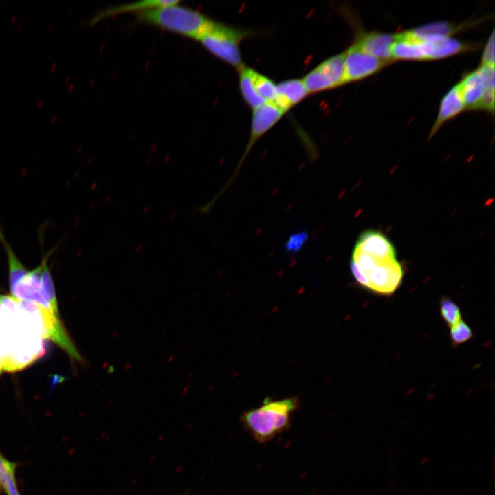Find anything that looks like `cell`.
Returning a JSON list of instances; mask_svg holds the SVG:
<instances>
[{"label":"cell","mask_w":495,"mask_h":495,"mask_svg":"<svg viewBox=\"0 0 495 495\" xmlns=\"http://www.w3.org/2000/svg\"><path fill=\"white\" fill-rule=\"evenodd\" d=\"M307 238L308 234L305 231H301L292 234L286 241V251L290 253H296L299 252L304 246Z\"/></svg>","instance_id":"22"},{"label":"cell","mask_w":495,"mask_h":495,"mask_svg":"<svg viewBox=\"0 0 495 495\" xmlns=\"http://www.w3.org/2000/svg\"><path fill=\"white\" fill-rule=\"evenodd\" d=\"M430 461V458L428 456H425L421 460V464H426Z\"/></svg>","instance_id":"24"},{"label":"cell","mask_w":495,"mask_h":495,"mask_svg":"<svg viewBox=\"0 0 495 495\" xmlns=\"http://www.w3.org/2000/svg\"><path fill=\"white\" fill-rule=\"evenodd\" d=\"M298 408L296 397L278 400L267 397L259 407L244 412L240 421L256 441L265 443L291 428L292 415Z\"/></svg>","instance_id":"2"},{"label":"cell","mask_w":495,"mask_h":495,"mask_svg":"<svg viewBox=\"0 0 495 495\" xmlns=\"http://www.w3.org/2000/svg\"><path fill=\"white\" fill-rule=\"evenodd\" d=\"M344 56L342 52L324 60L302 78L309 94L344 84Z\"/></svg>","instance_id":"5"},{"label":"cell","mask_w":495,"mask_h":495,"mask_svg":"<svg viewBox=\"0 0 495 495\" xmlns=\"http://www.w3.org/2000/svg\"><path fill=\"white\" fill-rule=\"evenodd\" d=\"M237 70L239 89L247 104L254 110L265 104L266 102L258 95L254 87L253 80L254 69L243 64Z\"/></svg>","instance_id":"16"},{"label":"cell","mask_w":495,"mask_h":495,"mask_svg":"<svg viewBox=\"0 0 495 495\" xmlns=\"http://www.w3.org/2000/svg\"><path fill=\"white\" fill-rule=\"evenodd\" d=\"M464 108L459 87L455 85L446 93L441 100L439 113L430 137H432L446 122L455 117Z\"/></svg>","instance_id":"14"},{"label":"cell","mask_w":495,"mask_h":495,"mask_svg":"<svg viewBox=\"0 0 495 495\" xmlns=\"http://www.w3.org/2000/svg\"><path fill=\"white\" fill-rule=\"evenodd\" d=\"M43 265L42 258L38 265L31 270H28L12 285L10 286V289L12 296L16 299L36 304L55 314L42 288L41 276Z\"/></svg>","instance_id":"7"},{"label":"cell","mask_w":495,"mask_h":495,"mask_svg":"<svg viewBox=\"0 0 495 495\" xmlns=\"http://www.w3.org/2000/svg\"><path fill=\"white\" fill-rule=\"evenodd\" d=\"M482 65L494 66V32L489 38L482 57Z\"/></svg>","instance_id":"23"},{"label":"cell","mask_w":495,"mask_h":495,"mask_svg":"<svg viewBox=\"0 0 495 495\" xmlns=\"http://www.w3.org/2000/svg\"><path fill=\"white\" fill-rule=\"evenodd\" d=\"M439 308L441 317L448 327H450L462 320L459 307L450 298H442L440 300Z\"/></svg>","instance_id":"20"},{"label":"cell","mask_w":495,"mask_h":495,"mask_svg":"<svg viewBox=\"0 0 495 495\" xmlns=\"http://www.w3.org/2000/svg\"><path fill=\"white\" fill-rule=\"evenodd\" d=\"M433 53L432 60L454 55L470 49L469 44L451 37L432 41Z\"/></svg>","instance_id":"17"},{"label":"cell","mask_w":495,"mask_h":495,"mask_svg":"<svg viewBox=\"0 0 495 495\" xmlns=\"http://www.w3.org/2000/svg\"><path fill=\"white\" fill-rule=\"evenodd\" d=\"M395 34L372 32L363 34L354 45L364 52L384 61L392 58V46Z\"/></svg>","instance_id":"10"},{"label":"cell","mask_w":495,"mask_h":495,"mask_svg":"<svg viewBox=\"0 0 495 495\" xmlns=\"http://www.w3.org/2000/svg\"><path fill=\"white\" fill-rule=\"evenodd\" d=\"M395 483V480H391L388 483V485H393Z\"/></svg>","instance_id":"25"},{"label":"cell","mask_w":495,"mask_h":495,"mask_svg":"<svg viewBox=\"0 0 495 495\" xmlns=\"http://www.w3.org/2000/svg\"><path fill=\"white\" fill-rule=\"evenodd\" d=\"M433 46L431 41L412 38L407 32L395 34L392 46V58L396 60H432Z\"/></svg>","instance_id":"9"},{"label":"cell","mask_w":495,"mask_h":495,"mask_svg":"<svg viewBox=\"0 0 495 495\" xmlns=\"http://www.w3.org/2000/svg\"><path fill=\"white\" fill-rule=\"evenodd\" d=\"M344 54V84L364 78L386 64V61L364 52L354 44Z\"/></svg>","instance_id":"8"},{"label":"cell","mask_w":495,"mask_h":495,"mask_svg":"<svg viewBox=\"0 0 495 495\" xmlns=\"http://www.w3.org/2000/svg\"><path fill=\"white\" fill-rule=\"evenodd\" d=\"M2 369H3V363H2V360L0 359V373H1Z\"/></svg>","instance_id":"26"},{"label":"cell","mask_w":495,"mask_h":495,"mask_svg":"<svg viewBox=\"0 0 495 495\" xmlns=\"http://www.w3.org/2000/svg\"><path fill=\"white\" fill-rule=\"evenodd\" d=\"M254 85L258 95L266 102H274L276 96V84L270 78L254 70Z\"/></svg>","instance_id":"19"},{"label":"cell","mask_w":495,"mask_h":495,"mask_svg":"<svg viewBox=\"0 0 495 495\" xmlns=\"http://www.w3.org/2000/svg\"><path fill=\"white\" fill-rule=\"evenodd\" d=\"M457 86L464 107L469 109H480L486 89L481 68L467 74Z\"/></svg>","instance_id":"11"},{"label":"cell","mask_w":495,"mask_h":495,"mask_svg":"<svg viewBox=\"0 0 495 495\" xmlns=\"http://www.w3.org/2000/svg\"><path fill=\"white\" fill-rule=\"evenodd\" d=\"M462 28L448 22H434L406 31L412 38L425 41H432L450 36Z\"/></svg>","instance_id":"15"},{"label":"cell","mask_w":495,"mask_h":495,"mask_svg":"<svg viewBox=\"0 0 495 495\" xmlns=\"http://www.w3.org/2000/svg\"><path fill=\"white\" fill-rule=\"evenodd\" d=\"M308 94L302 79L285 80L276 84V96L273 103L285 113Z\"/></svg>","instance_id":"12"},{"label":"cell","mask_w":495,"mask_h":495,"mask_svg":"<svg viewBox=\"0 0 495 495\" xmlns=\"http://www.w3.org/2000/svg\"><path fill=\"white\" fill-rule=\"evenodd\" d=\"M284 114L285 112L272 102H265L261 107L253 110L250 134L247 146L237 165L234 174L221 190V192L218 194V196L223 193L233 181L256 141L277 124Z\"/></svg>","instance_id":"6"},{"label":"cell","mask_w":495,"mask_h":495,"mask_svg":"<svg viewBox=\"0 0 495 495\" xmlns=\"http://www.w3.org/2000/svg\"><path fill=\"white\" fill-rule=\"evenodd\" d=\"M16 465L0 454V487L7 495H21L15 478Z\"/></svg>","instance_id":"18"},{"label":"cell","mask_w":495,"mask_h":495,"mask_svg":"<svg viewBox=\"0 0 495 495\" xmlns=\"http://www.w3.org/2000/svg\"><path fill=\"white\" fill-rule=\"evenodd\" d=\"M178 1V0H144L112 6L96 14L90 20V23L94 25L107 18L122 14L135 12L138 14L158 7L174 4Z\"/></svg>","instance_id":"13"},{"label":"cell","mask_w":495,"mask_h":495,"mask_svg":"<svg viewBox=\"0 0 495 495\" xmlns=\"http://www.w3.org/2000/svg\"><path fill=\"white\" fill-rule=\"evenodd\" d=\"M249 34L247 30L213 21L198 41L214 56L238 69L243 64L239 44Z\"/></svg>","instance_id":"4"},{"label":"cell","mask_w":495,"mask_h":495,"mask_svg":"<svg viewBox=\"0 0 495 495\" xmlns=\"http://www.w3.org/2000/svg\"><path fill=\"white\" fill-rule=\"evenodd\" d=\"M470 327L463 320L450 327V337L454 346L462 344L472 338Z\"/></svg>","instance_id":"21"},{"label":"cell","mask_w":495,"mask_h":495,"mask_svg":"<svg viewBox=\"0 0 495 495\" xmlns=\"http://www.w3.org/2000/svg\"><path fill=\"white\" fill-rule=\"evenodd\" d=\"M181 1L158 7L138 14L142 23L198 41L211 25L213 20L203 13L180 6Z\"/></svg>","instance_id":"3"},{"label":"cell","mask_w":495,"mask_h":495,"mask_svg":"<svg viewBox=\"0 0 495 495\" xmlns=\"http://www.w3.org/2000/svg\"><path fill=\"white\" fill-rule=\"evenodd\" d=\"M349 266L358 285L380 296L394 294L404 278V269L393 244L375 230H365L358 236Z\"/></svg>","instance_id":"1"}]
</instances>
